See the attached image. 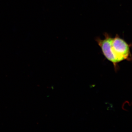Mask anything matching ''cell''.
<instances>
[{
    "label": "cell",
    "instance_id": "6da1fadb",
    "mask_svg": "<svg viewBox=\"0 0 132 132\" xmlns=\"http://www.w3.org/2000/svg\"><path fill=\"white\" fill-rule=\"evenodd\" d=\"M104 36L105 38L103 39L97 38L95 40L104 57L112 63L116 70L119 63L131 60V46L118 35L114 38L107 33L104 34Z\"/></svg>",
    "mask_w": 132,
    "mask_h": 132
}]
</instances>
